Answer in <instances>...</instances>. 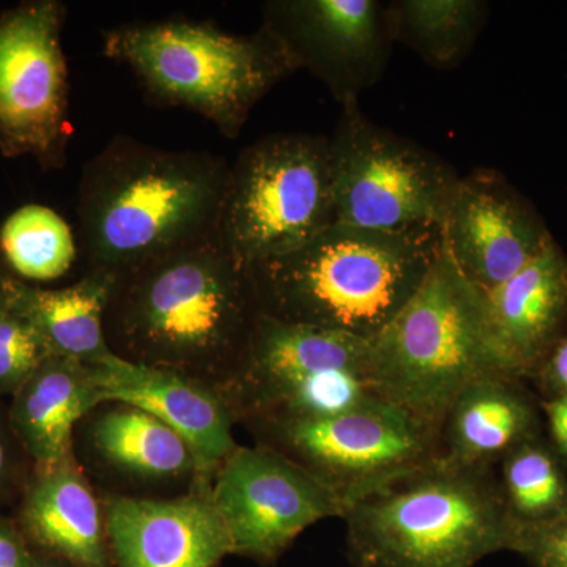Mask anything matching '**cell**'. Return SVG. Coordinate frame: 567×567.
<instances>
[{"mask_svg":"<svg viewBox=\"0 0 567 567\" xmlns=\"http://www.w3.org/2000/svg\"><path fill=\"white\" fill-rule=\"evenodd\" d=\"M260 317L251 271L218 235L117 276L104 330L118 357L196 375H233Z\"/></svg>","mask_w":567,"mask_h":567,"instance_id":"6da1fadb","label":"cell"},{"mask_svg":"<svg viewBox=\"0 0 567 567\" xmlns=\"http://www.w3.org/2000/svg\"><path fill=\"white\" fill-rule=\"evenodd\" d=\"M229 171L208 152L115 137L85 166L78 192L89 270L122 276L215 235Z\"/></svg>","mask_w":567,"mask_h":567,"instance_id":"7a4b0ae2","label":"cell"},{"mask_svg":"<svg viewBox=\"0 0 567 567\" xmlns=\"http://www.w3.org/2000/svg\"><path fill=\"white\" fill-rule=\"evenodd\" d=\"M442 248L440 227L334 224L249 271L260 315L372 341L413 297Z\"/></svg>","mask_w":567,"mask_h":567,"instance_id":"3957f363","label":"cell"},{"mask_svg":"<svg viewBox=\"0 0 567 567\" xmlns=\"http://www.w3.org/2000/svg\"><path fill=\"white\" fill-rule=\"evenodd\" d=\"M358 567H475L516 548L492 468L436 457L346 507Z\"/></svg>","mask_w":567,"mask_h":567,"instance_id":"277c9868","label":"cell"},{"mask_svg":"<svg viewBox=\"0 0 567 567\" xmlns=\"http://www.w3.org/2000/svg\"><path fill=\"white\" fill-rule=\"evenodd\" d=\"M103 50L128 66L156 103L196 112L230 140L256 104L298 70L265 28L233 35L207 22L126 24L104 32Z\"/></svg>","mask_w":567,"mask_h":567,"instance_id":"5b68a950","label":"cell"},{"mask_svg":"<svg viewBox=\"0 0 567 567\" xmlns=\"http://www.w3.org/2000/svg\"><path fill=\"white\" fill-rule=\"evenodd\" d=\"M369 346L379 398L439 439L457 395L498 372L484 338L483 292L443 248L413 297Z\"/></svg>","mask_w":567,"mask_h":567,"instance_id":"8992f818","label":"cell"},{"mask_svg":"<svg viewBox=\"0 0 567 567\" xmlns=\"http://www.w3.org/2000/svg\"><path fill=\"white\" fill-rule=\"evenodd\" d=\"M334 224L330 137L271 134L230 164L216 235L238 262L292 252Z\"/></svg>","mask_w":567,"mask_h":567,"instance_id":"52a82bcc","label":"cell"},{"mask_svg":"<svg viewBox=\"0 0 567 567\" xmlns=\"http://www.w3.org/2000/svg\"><path fill=\"white\" fill-rule=\"evenodd\" d=\"M230 382L237 404L270 423L319 420L382 401L369 341L264 315Z\"/></svg>","mask_w":567,"mask_h":567,"instance_id":"ba28073f","label":"cell"},{"mask_svg":"<svg viewBox=\"0 0 567 567\" xmlns=\"http://www.w3.org/2000/svg\"><path fill=\"white\" fill-rule=\"evenodd\" d=\"M336 224L374 230L440 227L461 175L416 142L341 104L330 137Z\"/></svg>","mask_w":567,"mask_h":567,"instance_id":"9c48e42d","label":"cell"},{"mask_svg":"<svg viewBox=\"0 0 567 567\" xmlns=\"http://www.w3.org/2000/svg\"><path fill=\"white\" fill-rule=\"evenodd\" d=\"M271 424L286 450L279 453L319 477L346 507L440 456L439 435L385 401Z\"/></svg>","mask_w":567,"mask_h":567,"instance_id":"30bf717a","label":"cell"},{"mask_svg":"<svg viewBox=\"0 0 567 567\" xmlns=\"http://www.w3.org/2000/svg\"><path fill=\"white\" fill-rule=\"evenodd\" d=\"M62 3H22L0 18V151L63 159L70 137Z\"/></svg>","mask_w":567,"mask_h":567,"instance_id":"8fae6325","label":"cell"},{"mask_svg":"<svg viewBox=\"0 0 567 567\" xmlns=\"http://www.w3.org/2000/svg\"><path fill=\"white\" fill-rule=\"evenodd\" d=\"M233 554L274 563L306 528L344 516L341 496L274 447H237L212 491Z\"/></svg>","mask_w":567,"mask_h":567,"instance_id":"7c38bea8","label":"cell"},{"mask_svg":"<svg viewBox=\"0 0 567 567\" xmlns=\"http://www.w3.org/2000/svg\"><path fill=\"white\" fill-rule=\"evenodd\" d=\"M262 28L339 104L379 84L394 47L377 0H275L264 6Z\"/></svg>","mask_w":567,"mask_h":567,"instance_id":"4fadbf2b","label":"cell"},{"mask_svg":"<svg viewBox=\"0 0 567 567\" xmlns=\"http://www.w3.org/2000/svg\"><path fill=\"white\" fill-rule=\"evenodd\" d=\"M440 234L457 270L483 293L513 278L555 240L535 205L505 175L483 167L458 178Z\"/></svg>","mask_w":567,"mask_h":567,"instance_id":"5bb4252c","label":"cell"},{"mask_svg":"<svg viewBox=\"0 0 567 567\" xmlns=\"http://www.w3.org/2000/svg\"><path fill=\"white\" fill-rule=\"evenodd\" d=\"M483 320L496 371L532 380L567 331V254L557 240L513 278L483 293Z\"/></svg>","mask_w":567,"mask_h":567,"instance_id":"9a60e30c","label":"cell"},{"mask_svg":"<svg viewBox=\"0 0 567 567\" xmlns=\"http://www.w3.org/2000/svg\"><path fill=\"white\" fill-rule=\"evenodd\" d=\"M104 527L115 567H216L233 554L212 495L122 496L107 505Z\"/></svg>","mask_w":567,"mask_h":567,"instance_id":"2e32d148","label":"cell"},{"mask_svg":"<svg viewBox=\"0 0 567 567\" xmlns=\"http://www.w3.org/2000/svg\"><path fill=\"white\" fill-rule=\"evenodd\" d=\"M87 365L100 401L121 402L158 417L188 443L203 472L221 466L237 450L229 412L197 380L114 352Z\"/></svg>","mask_w":567,"mask_h":567,"instance_id":"e0dca14e","label":"cell"},{"mask_svg":"<svg viewBox=\"0 0 567 567\" xmlns=\"http://www.w3.org/2000/svg\"><path fill=\"white\" fill-rule=\"evenodd\" d=\"M540 401L524 380L487 374L457 395L440 429V457L492 468L522 443L540 435Z\"/></svg>","mask_w":567,"mask_h":567,"instance_id":"ac0fdd59","label":"cell"},{"mask_svg":"<svg viewBox=\"0 0 567 567\" xmlns=\"http://www.w3.org/2000/svg\"><path fill=\"white\" fill-rule=\"evenodd\" d=\"M25 533L74 567H112L99 502L73 461L40 472L22 509Z\"/></svg>","mask_w":567,"mask_h":567,"instance_id":"d6986e66","label":"cell"},{"mask_svg":"<svg viewBox=\"0 0 567 567\" xmlns=\"http://www.w3.org/2000/svg\"><path fill=\"white\" fill-rule=\"evenodd\" d=\"M117 276L89 270L74 286L47 290L14 279L0 287L14 312L35 328L55 357L92 364L112 353L104 319Z\"/></svg>","mask_w":567,"mask_h":567,"instance_id":"ffe728a7","label":"cell"},{"mask_svg":"<svg viewBox=\"0 0 567 567\" xmlns=\"http://www.w3.org/2000/svg\"><path fill=\"white\" fill-rule=\"evenodd\" d=\"M100 402L89 365L55 354L14 393L13 425L39 472L73 461L74 424Z\"/></svg>","mask_w":567,"mask_h":567,"instance_id":"44dd1931","label":"cell"},{"mask_svg":"<svg viewBox=\"0 0 567 567\" xmlns=\"http://www.w3.org/2000/svg\"><path fill=\"white\" fill-rule=\"evenodd\" d=\"M385 10L394 44H404L434 69L453 70L475 48L488 7L481 0H395Z\"/></svg>","mask_w":567,"mask_h":567,"instance_id":"7402d4cb","label":"cell"},{"mask_svg":"<svg viewBox=\"0 0 567 567\" xmlns=\"http://www.w3.org/2000/svg\"><path fill=\"white\" fill-rule=\"evenodd\" d=\"M498 464L499 494L517 536L566 513L567 465L543 435L522 443Z\"/></svg>","mask_w":567,"mask_h":567,"instance_id":"603a6c76","label":"cell"},{"mask_svg":"<svg viewBox=\"0 0 567 567\" xmlns=\"http://www.w3.org/2000/svg\"><path fill=\"white\" fill-rule=\"evenodd\" d=\"M95 443L115 465L145 476H175L197 468L192 447L174 429L134 406L100 417Z\"/></svg>","mask_w":567,"mask_h":567,"instance_id":"cb8c5ba5","label":"cell"},{"mask_svg":"<svg viewBox=\"0 0 567 567\" xmlns=\"http://www.w3.org/2000/svg\"><path fill=\"white\" fill-rule=\"evenodd\" d=\"M0 248L18 275L33 281L61 278L76 260L69 224L43 205H25L0 230Z\"/></svg>","mask_w":567,"mask_h":567,"instance_id":"d4e9b609","label":"cell"},{"mask_svg":"<svg viewBox=\"0 0 567 567\" xmlns=\"http://www.w3.org/2000/svg\"><path fill=\"white\" fill-rule=\"evenodd\" d=\"M50 357L35 328L11 309L0 287V394L17 393Z\"/></svg>","mask_w":567,"mask_h":567,"instance_id":"484cf974","label":"cell"},{"mask_svg":"<svg viewBox=\"0 0 567 567\" xmlns=\"http://www.w3.org/2000/svg\"><path fill=\"white\" fill-rule=\"evenodd\" d=\"M514 551L533 567H567V511L544 527L522 532Z\"/></svg>","mask_w":567,"mask_h":567,"instance_id":"4316f807","label":"cell"},{"mask_svg":"<svg viewBox=\"0 0 567 567\" xmlns=\"http://www.w3.org/2000/svg\"><path fill=\"white\" fill-rule=\"evenodd\" d=\"M532 382L536 383L543 399L566 398L567 395V331L551 347L550 352L537 365Z\"/></svg>","mask_w":567,"mask_h":567,"instance_id":"83f0119b","label":"cell"},{"mask_svg":"<svg viewBox=\"0 0 567 567\" xmlns=\"http://www.w3.org/2000/svg\"><path fill=\"white\" fill-rule=\"evenodd\" d=\"M33 554L24 537L9 522L0 518V567H35Z\"/></svg>","mask_w":567,"mask_h":567,"instance_id":"f1b7e54d","label":"cell"},{"mask_svg":"<svg viewBox=\"0 0 567 567\" xmlns=\"http://www.w3.org/2000/svg\"><path fill=\"white\" fill-rule=\"evenodd\" d=\"M540 410L546 417L548 442L567 465V395L540 401Z\"/></svg>","mask_w":567,"mask_h":567,"instance_id":"f546056e","label":"cell"},{"mask_svg":"<svg viewBox=\"0 0 567 567\" xmlns=\"http://www.w3.org/2000/svg\"><path fill=\"white\" fill-rule=\"evenodd\" d=\"M35 567H74L51 555H37Z\"/></svg>","mask_w":567,"mask_h":567,"instance_id":"4dcf8cb0","label":"cell"},{"mask_svg":"<svg viewBox=\"0 0 567 567\" xmlns=\"http://www.w3.org/2000/svg\"><path fill=\"white\" fill-rule=\"evenodd\" d=\"M7 464H9V458H7L6 446H3L2 439H0V481L6 476Z\"/></svg>","mask_w":567,"mask_h":567,"instance_id":"1f68e13d","label":"cell"}]
</instances>
